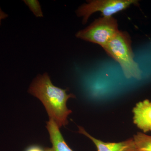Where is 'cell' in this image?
I'll return each mask as SVG.
<instances>
[{"label":"cell","instance_id":"3","mask_svg":"<svg viewBox=\"0 0 151 151\" xmlns=\"http://www.w3.org/2000/svg\"><path fill=\"white\" fill-rule=\"evenodd\" d=\"M119 31L118 22L113 17L96 19L86 28L76 33V37L97 44L102 47L106 45Z\"/></svg>","mask_w":151,"mask_h":151},{"label":"cell","instance_id":"7","mask_svg":"<svg viewBox=\"0 0 151 151\" xmlns=\"http://www.w3.org/2000/svg\"><path fill=\"white\" fill-rule=\"evenodd\" d=\"M46 128L48 130L52 147L51 151H73L65 142L59 130V127L53 121L47 122Z\"/></svg>","mask_w":151,"mask_h":151},{"label":"cell","instance_id":"10","mask_svg":"<svg viewBox=\"0 0 151 151\" xmlns=\"http://www.w3.org/2000/svg\"><path fill=\"white\" fill-rule=\"evenodd\" d=\"M24 151H51L50 148L44 147L39 145H32L28 147Z\"/></svg>","mask_w":151,"mask_h":151},{"label":"cell","instance_id":"11","mask_svg":"<svg viewBox=\"0 0 151 151\" xmlns=\"http://www.w3.org/2000/svg\"><path fill=\"white\" fill-rule=\"evenodd\" d=\"M8 17V15L5 13L0 8V25L1 24V22L2 20L5 19Z\"/></svg>","mask_w":151,"mask_h":151},{"label":"cell","instance_id":"5","mask_svg":"<svg viewBox=\"0 0 151 151\" xmlns=\"http://www.w3.org/2000/svg\"><path fill=\"white\" fill-rule=\"evenodd\" d=\"M133 121L144 133L151 131V101L149 100L139 102L133 109Z\"/></svg>","mask_w":151,"mask_h":151},{"label":"cell","instance_id":"1","mask_svg":"<svg viewBox=\"0 0 151 151\" xmlns=\"http://www.w3.org/2000/svg\"><path fill=\"white\" fill-rule=\"evenodd\" d=\"M67 91L53 85L47 73L37 76L28 90L30 94L40 100L46 109L50 120L53 121L59 128L68 124V117L72 113L66 104L69 98L75 96L73 94H67Z\"/></svg>","mask_w":151,"mask_h":151},{"label":"cell","instance_id":"6","mask_svg":"<svg viewBox=\"0 0 151 151\" xmlns=\"http://www.w3.org/2000/svg\"><path fill=\"white\" fill-rule=\"evenodd\" d=\"M78 128V133L89 138L96 146L97 151H137L133 138L120 142H105L93 137L83 127Z\"/></svg>","mask_w":151,"mask_h":151},{"label":"cell","instance_id":"9","mask_svg":"<svg viewBox=\"0 0 151 151\" xmlns=\"http://www.w3.org/2000/svg\"><path fill=\"white\" fill-rule=\"evenodd\" d=\"M23 1L35 17H43L41 7L38 1L37 0H24Z\"/></svg>","mask_w":151,"mask_h":151},{"label":"cell","instance_id":"4","mask_svg":"<svg viewBox=\"0 0 151 151\" xmlns=\"http://www.w3.org/2000/svg\"><path fill=\"white\" fill-rule=\"evenodd\" d=\"M138 5L136 0H93L80 6L76 11L77 15L83 17L85 24L89 17L96 12L102 13L103 17H111L114 14L126 9L132 5Z\"/></svg>","mask_w":151,"mask_h":151},{"label":"cell","instance_id":"8","mask_svg":"<svg viewBox=\"0 0 151 151\" xmlns=\"http://www.w3.org/2000/svg\"><path fill=\"white\" fill-rule=\"evenodd\" d=\"M133 139L137 151H151V136L138 132Z\"/></svg>","mask_w":151,"mask_h":151},{"label":"cell","instance_id":"2","mask_svg":"<svg viewBox=\"0 0 151 151\" xmlns=\"http://www.w3.org/2000/svg\"><path fill=\"white\" fill-rule=\"evenodd\" d=\"M102 47L109 56L119 63L126 78L141 79L142 71L134 59L132 41L128 33L119 31Z\"/></svg>","mask_w":151,"mask_h":151}]
</instances>
